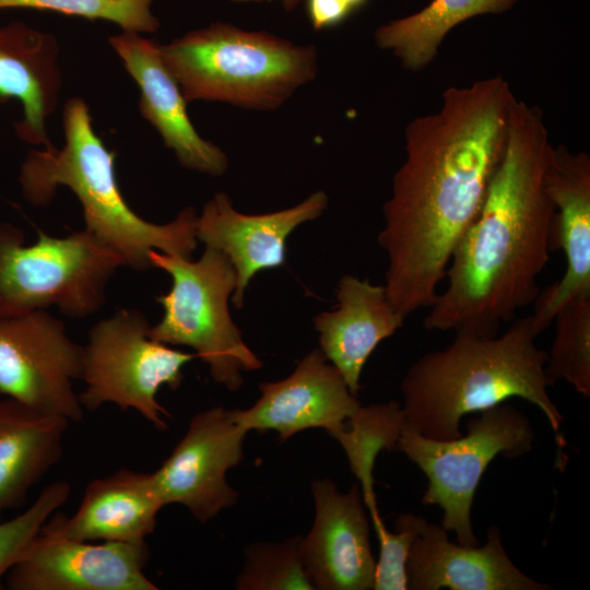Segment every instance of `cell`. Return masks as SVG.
<instances>
[{
  "label": "cell",
  "mask_w": 590,
  "mask_h": 590,
  "mask_svg": "<svg viewBox=\"0 0 590 590\" xmlns=\"http://www.w3.org/2000/svg\"><path fill=\"white\" fill-rule=\"evenodd\" d=\"M516 97L502 76L442 92L405 128V158L382 208L385 288L404 317L429 307L503 157Z\"/></svg>",
  "instance_id": "obj_1"
},
{
  "label": "cell",
  "mask_w": 590,
  "mask_h": 590,
  "mask_svg": "<svg viewBox=\"0 0 590 590\" xmlns=\"http://www.w3.org/2000/svg\"><path fill=\"white\" fill-rule=\"evenodd\" d=\"M551 145L541 109L515 99L503 157L424 318L427 330L494 337L535 300L553 251L555 208L544 181Z\"/></svg>",
  "instance_id": "obj_2"
},
{
  "label": "cell",
  "mask_w": 590,
  "mask_h": 590,
  "mask_svg": "<svg viewBox=\"0 0 590 590\" xmlns=\"http://www.w3.org/2000/svg\"><path fill=\"white\" fill-rule=\"evenodd\" d=\"M455 332L448 346L409 367L401 382L405 427L427 438H457L464 415L521 398L536 405L559 433L564 417L547 392V353L536 344L530 316L514 319L494 337Z\"/></svg>",
  "instance_id": "obj_3"
},
{
  "label": "cell",
  "mask_w": 590,
  "mask_h": 590,
  "mask_svg": "<svg viewBox=\"0 0 590 590\" xmlns=\"http://www.w3.org/2000/svg\"><path fill=\"white\" fill-rule=\"evenodd\" d=\"M64 144L31 150L21 165L19 181L24 199L46 206L60 186L79 199L85 229L119 253L133 270L153 269L149 255L155 250L191 258L197 248L198 214L182 209L166 224H155L138 215L125 200L116 176L115 153L93 128L87 104L69 98L63 109Z\"/></svg>",
  "instance_id": "obj_4"
},
{
  "label": "cell",
  "mask_w": 590,
  "mask_h": 590,
  "mask_svg": "<svg viewBox=\"0 0 590 590\" xmlns=\"http://www.w3.org/2000/svg\"><path fill=\"white\" fill-rule=\"evenodd\" d=\"M160 49L187 103L272 110L317 73L315 47L229 23L190 31Z\"/></svg>",
  "instance_id": "obj_5"
},
{
  "label": "cell",
  "mask_w": 590,
  "mask_h": 590,
  "mask_svg": "<svg viewBox=\"0 0 590 590\" xmlns=\"http://www.w3.org/2000/svg\"><path fill=\"white\" fill-rule=\"evenodd\" d=\"M123 258L85 228L66 237L39 233L26 245L24 232L0 223V321L57 307L70 318L95 314Z\"/></svg>",
  "instance_id": "obj_6"
},
{
  "label": "cell",
  "mask_w": 590,
  "mask_h": 590,
  "mask_svg": "<svg viewBox=\"0 0 590 590\" xmlns=\"http://www.w3.org/2000/svg\"><path fill=\"white\" fill-rule=\"evenodd\" d=\"M149 258L153 268L172 279L169 291L156 297L163 316L150 327V337L191 347L216 384L238 390L243 374L260 369L262 362L231 317L228 300L236 287V272L229 259L211 247L196 261L155 250Z\"/></svg>",
  "instance_id": "obj_7"
},
{
  "label": "cell",
  "mask_w": 590,
  "mask_h": 590,
  "mask_svg": "<svg viewBox=\"0 0 590 590\" xmlns=\"http://www.w3.org/2000/svg\"><path fill=\"white\" fill-rule=\"evenodd\" d=\"M468 433L452 439H433L403 425L394 450L402 451L427 479L424 505L442 510L441 526L458 543L479 545L471 508L479 483L495 457L516 458L529 452L534 430L529 418L511 404L500 403L469 418Z\"/></svg>",
  "instance_id": "obj_8"
},
{
  "label": "cell",
  "mask_w": 590,
  "mask_h": 590,
  "mask_svg": "<svg viewBox=\"0 0 590 590\" xmlns=\"http://www.w3.org/2000/svg\"><path fill=\"white\" fill-rule=\"evenodd\" d=\"M150 327L142 311L119 309L90 329L81 377L85 389L79 394L83 409L113 403L139 412L160 430L167 428L170 414L158 403V390L178 389L184 366L197 355L152 339Z\"/></svg>",
  "instance_id": "obj_9"
},
{
  "label": "cell",
  "mask_w": 590,
  "mask_h": 590,
  "mask_svg": "<svg viewBox=\"0 0 590 590\" xmlns=\"http://www.w3.org/2000/svg\"><path fill=\"white\" fill-rule=\"evenodd\" d=\"M84 346L46 309L0 321V394L43 414L81 421L72 381L81 379Z\"/></svg>",
  "instance_id": "obj_10"
},
{
  "label": "cell",
  "mask_w": 590,
  "mask_h": 590,
  "mask_svg": "<svg viewBox=\"0 0 590 590\" xmlns=\"http://www.w3.org/2000/svg\"><path fill=\"white\" fill-rule=\"evenodd\" d=\"M247 433L234 410L215 406L197 413L168 458L151 473L164 507L182 505L205 523L233 506L238 493L226 473L240 462Z\"/></svg>",
  "instance_id": "obj_11"
},
{
  "label": "cell",
  "mask_w": 590,
  "mask_h": 590,
  "mask_svg": "<svg viewBox=\"0 0 590 590\" xmlns=\"http://www.w3.org/2000/svg\"><path fill=\"white\" fill-rule=\"evenodd\" d=\"M145 542H88L40 530L5 585L11 590H157L143 573Z\"/></svg>",
  "instance_id": "obj_12"
},
{
  "label": "cell",
  "mask_w": 590,
  "mask_h": 590,
  "mask_svg": "<svg viewBox=\"0 0 590 590\" xmlns=\"http://www.w3.org/2000/svg\"><path fill=\"white\" fill-rule=\"evenodd\" d=\"M544 181L554 204L552 250L564 252L563 276L540 291L532 323L541 334L568 303L590 296V156L551 145Z\"/></svg>",
  "instance_id": "obj_13"
},
{
  "label": "cell",
  "mask_w": 590,
  "mask_h": 590,
  "mask_svg": "<svg viewBox=\"0 0 590 590\" xmlns=\"http://www.w3.org/2000/svg\"><path fill=\"white\" fill-rule=\"evenodd\" d=\"M315 520L299 540L300 559L314 590H370L376 560L362 492H340L328 479L311 484Z\"/></svg>",
  "instance_id": "obj_14"
},
{
  "label": "cell",
  "mask_w": 590,
  "mask_h": 590,
  "mask_svg": "<svg viewBox=\"0 0 590 590\" xmlns=\"http://www.w3.org/2000/svg\"><path fill=\"white\" fill-rule=\"evenodd\" d=\"M260 397L246 410H234L247 432H276L282 440L309 428L331 437L344 429L361 406L340 371L320 350L304 356L286 378L259 385Z\"/></svg>",
  "instance_id": "obj_15"
},
{
  "label": "cell",
  "mask_w": 590,
  "mask_h": 590,
  "mask_svg": "<svg viewBox=\"0 0 590 590\" xmlns=\"http://www.w3.org/2000/svg\"><path fill=\"white\" fill-rule=\"evenodd\" d=\"M328 205L324 191L318 190L300 203L264 214L236 211L224 192L214 194L197 220V239L223 252L236 272L232 303L244 306L247 287L253 276L285 263L286 240L295 228L319 217Z\"/></svg>",
  "instance_id": "obj_16"
},
{
  "label": "cell",
  "mask_w": 590,
  "mask_h": 590,
  "mask_svg": "<svg viewBox=\"0 0 590 590\" xmlns=\"http://www.w3.org/2000/svg\"><path fill=\"white\" fill-rule=\"evenodd\" d=\"M412 590H550L509 558L499 529L489 526L484 545L453 543L441 526L418 516L417 534L406 559Z\"/></svg>",
  "instance_id": "obj_17"
},
{
  "label": "cell",
  "mask_w": 590,
  "mask_h": 590,
  "mask_svg": "<svg viewBox=\"0 0 590 590\" xmlns=\"http://www.w3.org/2000/svg\"><path fill=\"white\" fill-rule=\"evenodd\" d=\"M108 43L140 87L142 116L175 152L179 163L211 176L224 174L227 156L194 129L187 113V101L163 61L160 45L133 32L111 36Z\"/></svg>",
  "instance_id": "obj_18"
},
{
  "label": "cell",
  "mask_w": 590,
  "mask_h": 590,
  "mask_svg": "<svg viewBox=\"0 0 590 590\" xmlns=\"http://www.w3.org/2000/svg\"><path fill=\"white\" fill-rule=\"evenodd\" d=\"M337 305L314 319L320 351L340 371L350 391L357 396L362 370L377 345L404 323L384 285H374L351 274L335 290Z\"/></svg>",
  "instance_id": "obj_19"
},
{
  "label": "cell",
  "mask_w": 590,
  "mask_h": 590,
  "mask_svg": "<svg viewBox=\"0 0 590 590\" xmlns=\"http://www.w3.org/2000/svg\"><path fill=\"white\" fill-rule=\"evenodd\" d=\"M164 507L151 473L121 469L91 481L71 517L57 514L42 530L88 542H145Z\"/></svg>",
  "instance_id": "obj_20"
},
{
  "label": "cell",
  "mask_w": 590,
  "mask_h": 590,
  "mask_svg": "<svg viewBox=\"0 0 590 590\" xmlns=\"http://www.w3.org/2000/svg\"><path fill=\"white\" fill-rule=\"evenodd\" d=\"M57 38L21 21L0 26V101H19L17 135L27 143L52 144L45 120L57 106L61 86Z\"/></svg>",
  "instance_id": "obj_21"
},
{
  "label": "cell",
  "mask_w": 590,
  "mask_h": 590,
  "mask_svg": "<svg viewBox=\"0 0 590 590\" xmlns=\"http://www.w3.org/2000/svg\"><path fill=\"white\" fill-rule=\"evenodd\" d=\"M69 422L0 400V520L23 505L31 487L60 460Z\"/></svg>",
  "instance_id": "obj_22"
},
{
  "label": "cell",
  "mask_w": 590,
  "mask_h": 590,
  "mask_svg": "<svg viewBox=\"0 0 590 590\" xmlns=\"http://www.w3.org/2000/svg\"><path fill=\"white\" fill-rule=\"evenodd\" d=\"M518 0H432L424 9L377 28L375 42L391 50L402 66L418 71L428 66L451 28L470 17L502 13Z\"/></svg>",
  "instance_id": "obj_23"
},
{
  "label": "cell",
  "mask_w": 590,
  "mask_h": 590,
  "mask_svg": "<svg viewBox=\"0 0 590 590\" xmlns=\"http://www.w3.org/2000/svg\"><path fill=\"white\" fill-rule=\"evenodd\" d=\"M404 425L398 401L359 406L344 429L333 438L342 446L373 524L382 522L374 491V467L381 450H394Z\"/></svg>",
  "instance_id": "obj_24"
},
{
  "label": "cell",
  "mask_w": 590,
  "mask_h": 590,
  "mask_svg": "<svg viewBox=\"0 0 590 590\" xmlns=\"http://www.w3.org/2000/svg\"><path fill=\"white\" fill-rule=\"evenodd\" d=\"M555 335L545 373L552 385L565 380L585 398L590 397V296L565 305L555 316Z\"/></svg>",
  "instance_id": "obj_25"
},
{
  "label": "cell",
  "mask_w": 590,
  "mask_h": 590,
  "mask_svg": "<svg viewBox=\"0 0 590 590\" xmlns=\"http://www.w3.org/2000/svg\"><path fill=\"white\" fill-rule=\"evenodd\" d=\"M299 536L250 544L236 579L240 590H314L299 554Z\"/></svg>",
  "instance_id": "obj_26"
},
{
  "label": "cell",
  "mask_w": 590,
  "mask_h": 590,
  "mask_svg": "<svg viewBox=\"0 0 590 590\" xmlns=\"http://www.w3.org/2000/svg\"><path fill=\"white\" fill-rule=\"evenodd\" d=\"M154 0H0V10L26 8L106 21L118 25L122 32L154 33L160 27L152 13Z\"/></svg>",
  "instance_id": "obj_27"
},
{
  "label": "cell",
  "mask_w": 590,
  "mask_h": 590,
  "mask_svg": "<svg viewBox=\"0 0 590 590\" xmlns=\"http://www.w3.org/2000/svg\"><path fill=\"white\" fill-rule=\"evenodd\" d=\"M67 481H55L43 488L33 504L16 517L0 520V588L2 578L16 564L46 521L69 498Z\"/></svg>",
  "instance_id": "obj_28"
},
{
  "label": "cell",
  "mask_w": 590,
  "mask_h": 590,
  "mask_svg": "<svg viewBox=\"0 0 590 590\" xmlns=\"http://www.w3.org/2000/svg\"><path fill=\"white\" fill-rule=\"evenodd\" d=\"M417 518L400 514L394 520V531L385 524L375 529L379 542V556L375 566V590H406V559L417 534Z\"/></svg>",
  "instance_id": "obj_29"
},
{
  "label": "cell",
  "mask_w": 590,
  "mask_h": 590,
  "mask_svg": "<svg viewBox=\"0 0 590 590\" xmlns=\"http://www.w3.org/2000/svg\"><path fill=\"white\" fill-rule=\"evenodd\" d=\"M308 21L315 31L337 27L353 12L340 0H304Z\"/></svg>",
  "instance_id": "obj_30"
},
{
  "label": "cell",
  "mask_w": 590,
  "mask_h": 590,
  "mask_svg": "<svg viewBox=\"0 0 590 590\" xmlns=\"http://www.w3.org/2000/svg\"><path fill=\"white\" fill-rule=\"evenodd\" d=\"M345 4L353 13L364 8L369 0H340Z\"/></svg>",
  "instance_id": "obj_31"
},
{
  "label": "cell",
  "mask_w": 590,
  "mask_h": 590,
  "mask_svg": "<svg viewBox=\"0 0 590 590\" xmlns=\"http://www.w3.org/2000/svg\"><path fill=\"white\" fill-rule=\"evenodd\" d=\"M283 4V7L291 11L293 10L299 2H302L303 0H280Z\"/></svg>",
  "instance_id": "obj_32"
}]
</instances>
